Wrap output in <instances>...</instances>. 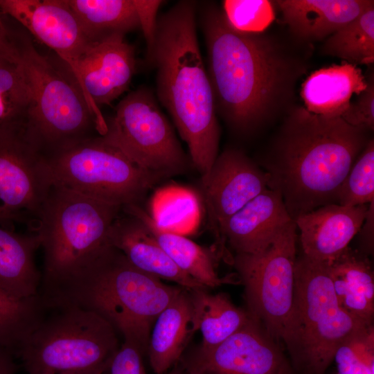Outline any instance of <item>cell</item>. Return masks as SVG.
I'll list each match as a JSON object with an SVG mask.
<instances>
[{"instance_id":"6da1fadb","label":"cell","mask_w":374,"mask_h":374,"mask_svg":"<svg viewBox=\"0 0 374 374\" xmlns=\"http://www.w3.org/2000/svg\"><path fill=\"white\" fill-rule=\"evenodd\" d=\"M203 14L216 112L244 134L288 112L305 64L264 32L235 30L216 6H207Z\"/></svg>"},{"instance_id":"7a4b0ae2","label":"cell","mask_w":374,"mask_h":374,"mask_svg":"<svg viewBox=\"0 0 374 374\" xmlns=\"http://www.w3.org/2000/svg\"><path fill=\"white\" fill-rule=\"evenodd\" d=\"M341 117L292 107L262 159L267 186L278 192L293 220L337 204L341 185L371 138Z\"/></svg>"},{"instance_id":"3957f363","label":"cell","mask_w":374,"mask_h":374,"mask_svg":"<svg viewBox=\"0 0 374 374\" xmlns=\"http://www.w3.org/2000/svg\"><path fill=\"white\" fill-rule=\"evenodd\" d=\"M148 61L157 71V93L206 177L218 156L220 131L213 93L196 32L195 3L181 1L157 19Z\"/></svg>"},{"instance_id":"277c9868","label":"cell","mask_w":374,"mask_h":374,"mask_svg":"<svg viewBox=\"0 0 374 374\" xmlns=\"http://www.w3.org/2000/svg\"><path fill=\"white\" fill-rule=\"evenodd\" d=\"M182 289L136 269L110 245L76 278L41 297L45 303H71L94 312L124 342L145 354L155 320Z\"/></svg>"},{"instance_id":"5b68a950","label":"cell","mask_w":374,"mask_h":374,"mask_svg":"<svg viewBox=\"0 0 374 374\" xmlns=\"http://www.w3.org/2000/svg\"><path fill=\"white\" fill-rule=\"evenodd\" d=\"M123 207L53 186L36 218L44 249L39 295L68 283L109 247V232Z\"/></svg>"},{"instance_id":"8992f818","label":"cell","mask_w":374,"mask_h":374,"mask_svg":"<svg viewBox=\"0 0 374 374\" xmlns=\"http://www.w3.org/2000/svg\"><path fill=\"white\" fill-rule=\"evenodd\" d=\"M44 304L42 318L16 355L25 371L28 374H103L108 371L120 348L115 328L80 306Z\"/></svg>"},{"instance_id":"52a82bcc","label":"cell","mask_w":374,"mask_h":374,"mask_svg":"<svg viewBox=\"0 0 374 374\" xmlns=\"http://www.w3.org/2000/svg\"><path fill=\"white\" fill-rule=\"evenodd\" d=\"M364 322L339 304L324 262L296 257L294 307L284 339L301 374H323L339 344Z\"/></svg>"},{"instance_id":"ba28073f","label":"cell","mask_w":374,"mask_h":374,"mask_svg":"<svg viewBox=\"0 0 374 374\" xmlns=\"http://www.w3.org/2000/svg\"><path fill=\"white\" fill-rule=\"evenodd\" d=\"M18 57L30 91L24 126L27 139L46 158L91 137L95 118L74 80L44 57L19 31Z\"/></svg>"},{"instance_id":"9c48e42d","label":"cell","mask_w":374,"mask_h":374,"mask_svg":"<svg viewBox=\"0 0 374 374\" xmlns=\"http://www.w3.org/2000/svg\"><path fill=\"white\" fill-rule=\"evenodd\" d=\"M46 159L53 186L121 207L140 204L163 179L103 136L82 139Z\"/></svg>"},{"instance_id":"30bf717a","label":"cell","mask_w":374,"mask_h":374,"mask_svg":"<svg viewBox=\"0 0 374 374\" xmlns=\"http://www.w3.org/2000/svg\"><path fill=\"white\" fill-rule=\"evenodd\" d=\"M296 230L292 221L263 251L235 253L233 259L248 312L276 341H284L293 311Z\"/></svg>"},{"instance_id":"8fae6325","label":"cell","mask_w":374,"mask_h":374,"mask_svg":"<svg viewBox=\"0 0 374 374\" xmlns=\"http://www.w3.org/2000/svg\"><path fill=\"white\" fill-rule=\"evenodd\" d=\"M103 136L145 170L165 179L184 173L189 159L152 93H129L106 121Z\"/></svg>"},{"instance_id":"7c38bea8","label":"cell","mask_w":374,"mask_h":374,"mask_svg":"<svg viewBox=\"0 0 374 374\" xmlns=\"http://www.w3.org/2000/svg\"><path fill=\"white\" fill-rule=\"evenodd\" d=\"M52 187L46 159L24 127L0 130V206L21 221H35Z\"/></svg>"},{"instance_id":"4fadbf2b","label":"cell","mask_w":374,"mask_h":374,"mask_svg":"<svg viewBox=\"0 0 374 374\" xmlns=\"http://www.w3.org/2000/svg\"><path fill=\"white\" fill-rule=\"evenodd\" d=\"M251 317L219 345L198 349L184 360L186 374H293L281 348Z\"/></svg>"},{"instance_id":"5bb4252c","label":"cell","mask_w":374,"mask_h":374,"mask_svg":"<svg viewBox=\"0 0 374 374\" xmlns=\"http://www.w3.org/2000/svg\"><path fill=\"white\" fill-rule=\"evenodd\" d=\"M0 10L54 51L81 91L80 62L93 42L66 0H0Z\"/></svg>"},{"instance_id":"9a60e30c","label":"cell","mask_w":374,"mask_h":374,"mask_svg":"<svg viewBox=\"0 0 374 374\" xmlns=\"http://www.w3.org/2000/svg\"><path fill=\"white\" fill-rule=\"evenodd\" d=\"M268 174L244 152L233 148L217 157L202 188L208 222L217 238L224 223L268 188Z\"/></svg>"},{"instance_id":"2e32d148","label":"cell","mask_w":374,"mask_h":374,"mask_svg":"<svg viewBox=\"0 0 374 374\" xmlns=\"http://www.w3.org/2000/svg\"><path fill=\"white\" fill-rule=\"evenodd\" d=\"M136 71L134 47L116 34L93 42L80 62L81 91L103 136L106 120L100 107L110 104L126 91Z\"/></svg>"},{"instance_id":"e0dca14e","label":"cell","mask_w":374,"mask_h":374,"mask_svg":"<svg viewBox=\"0 0 374 374\" xmlns=\"http://www.w3.org/2000/svg\"><path fill=\"white\" fill-rule=\"evenodd\" d=\"M368 205L330 204L297 217L294 222L300 231L303 254L322 262L335 258L359 233Z\"/></svg>"},{"instance_id":"ac0fdd59","label":"cell","mask_w":374,"mask_h":374,"mask_svg":"<svg viewBox=\"0 0 374 374\" xmlns=\"http://www.w3.org/2000/svg\"><path fill=\"white\" fill-rule=\"evenodd\" d=\"M292 221L280 194L267 188L228 219L220 240L226 241L235 253H256Z\"/></svg>"},{"instance_id":"d6986e66","label":"cell","mask_w":374,"mask_h":374,"mask_svg":"<svg viewBox=\"0 0 374 374\" xmlns=\"http://www.w3.org/2000/svg\"><path fill=\"white\" fill-rule=\"evenodd\" d=\"M125 214L123 217L118 215L112 223L108 241L132 266L161 280L175 282L188 290L206 288L175 264L139 218Z\"/></svg>"},{"instance_id":"ffe728a7","label":"cell","mask_w":374,"mask_h":374,"mask_svg":"<svg viewBox=\"0 0 374 374\" xmlns=\"http://www.w3.org/2000/svg\"><path fill=\"white\" fill-rule=\"evenodd\" d=\"M276 4L295 37L304 42L327 39L374 6L371 0H278Z\"/></svg>"},{"instance_id":"44dd1931","label":"cell","mask_w":374,"mask_h":374,"mask_svg":"<svg viewBox=\"0 0 374 374\" xmlns=\"http://www.w3.org/2000/svg\"><path fill=\"white\" fill-rule=\"evenodd\" d=\"M367 87V79L357 65L342 62L321 68L303 81L301 97L304 107L313 114L341 117L354 94L359 95Z\"/></svg>"},{"instance_id":"7402d4cb","label":"cell","mask_w":374,"mask_h":374,"mask_svg":"<svg viewBox=\"0 0 374 374\" xmlns=\"http://www.w3.org/2000/svg\"><path fill=\"white\" fill-rule=\"evenodd\" d=\"M324 264L340 306L355 317L373 323L374 274L368 256L348 246Z\"/></svg>"},{"instance_id":"603a6c76","label":"cell","mask_w":374,"mask_h":374,"mask_svg":"<svg viewBox=\"0 0 374 374\" xmlns=\"http://www.w3.org/2000/svg\"><path fill=\"white\" fill-rule=\"evenodd\" d=\"M196 331L189 291L183 288L159 314L151 330L146 353L153 371L156 374L168 373L181 359Z\"/></svg>"},{"instance_id":"cb8c5ba5","label":"cell","mask_w":374,"mask_h":374,"mask_svg":"<svg viewBox=\"0 0 374 374\" xmlns=\"http://www.w3.org/2000/svg\"><path fill=\"white\" fill-rule=\"evenodd\" d=\"M125 213L139 218L175 264L205 287L214 288L226 283L219 277L213 259L206 249L172 230L163 228L140 204L123 207Z\"/></svg>"},{"instance_id":"d4e9b609","label":"cell","mask_w":374,"mask_h":374,"mask_svg":"<svg viewBox=\"0 0 374 374\" xmlns=\"http://www.w3.org/2000/svg\"><path fill=\"white\" fill-rule=\"evenodd\" d=\"M40 247L36 233L24 235L0 227V287L18 298L39 294L42 275L34 256Z\"/></svg>"},{"instance_id":"484cf974","label":"cell","mask_w":374,"mask_h":374,"mask_svg":"<svg viewBox=\"0 0 374 374\" xmlns=\"http://www.w3.org/2000/svg\"><path fill=\"white\" fill-rule=\"evenodd\" d=\"M206 289L188 290L196 330L202 337L199 348L204 350L219 345L251 319L248 311L235 306L226 294H212Z\"/></svg>"},{"instance_id":"4316f807","label":"cell","mask_w":374,"mask_h":374,"mask_svg":"<svg viewBox=\"0 0 374 374\" xmlns=\"http://www.w3.org/2000/svg\"><path fill=\"white\" fill-rule=\"evenodd\" d=\"M91 42L140 28L134 0H66Z\"/></svg>"},{"instance_id":"83f0119b","label":"cell","mask_w":374,"mask_h":374,"mask_svg":"<svg viewBox=\"0 0 374 374\" xmlns=\"http://www.w3.org/2000/svg\"><path fill=\"white\" fill-rule=\"evenodd\" d=\"M45 310L46 305L39 294L18 298L0 287V346L16 357Z\"/></svg>"},{"instance_id":"f1b7e54d","label":"cell","mask_w":374,"mask_h":374,"mask_svg":"<svg viewBox=\"0 0 374 374\" xmlns=\"http://www.w3.org/2000/svg\"><path fill=\"white\" fill-rule=\"evenodd\" d=\"M322 53L358 66L374 62V6L329 36Z\"/></svg>"},{"instance_id":"f546056e","label":"cell","mask_w":374,"mask_h":374,"mask_svg":"<svg viewBox=\"0 0 374 374\" xmlns=\"http://www.w3.org/2000/svg\"><path fill=\"white\" fill-rule=\"evenodd\" d=\"M30 91L22 64L15 55L0 56V130L24 127Z\"/></svg>"},{"instance_id":"4dcf8cb0","label":"cell","mask_w":374,"mask_h":374,"mask_svg":"<svg viewBox=\"0 0 374 374\" xmlns=\"http://www.w3.org/2000/svg\"><path fill=\"white\" fill-rule=\"evenodd\" d=\"M333 360L338 374H374V327L362 326L337 348Z\"/></svg>"},{"instance_id":"1f68e13d","label":"cell","mask_w":374,"mask_h":374,"mask_svg":"<svg viewBox=\"0 0 374 374\" xmlns=\"http://www.w3.org/2000/svg\"><path fill=\"white\" fill-rule=\"evenodd\" d=\"M374 201V141L361 152L338 193L337 204L345 206L369 204Z\"/></svg>"},{"instance_id":"d6a6232c","label":"cell","mask_w":374,"mask_h":374,"mask_svg":"<svg viewBox=\"0 0 374 374\" xmlns=\"http://www.w3.org/2000/svg\"><path fill=\"white\" fill-rule=\"evenodd\" d=\"M222 6L229 24L242 33H263L275 17L273 3L267 0H225Z\"/></svg>"},{"instance_id":"836d02e7","label":"cell","mask_w":374,"mask_h":374,"mask_svg":"<svg viewBox=\"0 0 374 374\" xmlns=\"http://www.w3.org/2000/svg\"><path fill=\"white\" fill-rule=\"evenodd\" d=\"M367 79V87L357 98L351 102L341 118L348 123L368 131L374 129V79L371 73Z\"/></svg>"},{"instance_id":"e575fe53","label":"cell","mask_w":374,"mask_h":374,"mask_svg":"<svg viewBox=\"0 0 374 374\" xmlns=\"http://www.w3.org/2000/svg\"><path fill=\"white\" fill-rule=\"evenodd\" d=\"M143 355L136 346L123 342L112 359L109 374H146Z\"/></svg>"},{"instance_id":"d590c367","label":"cell","mask_w":374,"mask_h":374,"mask_svg":"<svg viewBox=\"0 0 374 374\" xmlns=\"http://www.w3.org/2000/svg\"><path fill=\"white\" fill-rule=\"evenodd\" d=\"M139 15L140 28L147 44V59L150 56L156 37L157 19V14L161 1L134 0Z\"/></svg>"},{"instance_id":"8d00e7d4","label":"cell","mask_w":374,"mask_h":374,"mask_svg":"<svg viewBox=\"0 0 374 374\" xmlns=\"http://www.w3.org/2000/svg\"><path fill=\"white\" fill-rule=\"evenodd\" d=\"M8 19L0 10V56L14 55L17 52L18 30L12 28Z\"/></svg>"},{"instance_id":"74e56055","label":"cell","mask_w":374,"mask_h":374,"mask_svg":"<svg viewBox=\"0 0 374 374\" xmlns=\"http://www.w3.org/2000/svg\"><path fill=\"white\" fill-rule=\"evenodd\" d=\"M364 222L359 231L362 247L359 251L368 256L373 252L374 201L368 205Z\"/></svg>"},{"instance_id":"f35d334b","label":"cell","mask_w":374,"mask_h":374,"mask_svg":"<svg viewBox=\"0 0 374 374\" xmlns=\"http://www.w3.org/2000/svg\"><path fill=\"white\" fill-rule=\"evenodd\" d=\"M14 357L10 352L0 346V374H15L18 365Z\"/></svg>"},{"instance_id":"ab89813d","label":"cell","mask_w":374,"mask_h":374,"mask_svg":"<svg viewBox=\"0 0 374 374\" xmlns=\"http://www.w3.org/2000/svg\"><path fill=\"white\" fill-rule=\"evenodd\" d=\"M0 221L1 222H10V221L22 222L19 217L8 213L1 206H0Z\"/></svg>"},{"instance_id":"60d3db41","label":"cell","mask_w":374,"mask_h":374,"mask_svg":"<svg viewBox=\"0 0 374 374\" xmlns=\"http://www.w3.org/2000/svg\"><path fill=\"white\" fill-rule=\"evenodd\" d=\"M166 374H183V371H172L171 372H168Z\"/></svg>"},{"instance_id":"b9f144b4","label":"cell","mask_w":374,"mask_h":374,"mask_svg":"<svg viewBox=\"0 0 374 374\" xmlns=\"http://www.w3.org/2000/svg\"><path fill=\"white\" fill-rule=\"evenodd\" d=\"M42 374H54V373H51V372H46V373H42Z\"/></svg>"},{"instance_id":"7bdbcfd3","label":"cell","mask_w":374,"mask_h":374,"mask_svg":"<svg viewBox=\"0 0 374 374\" xmlns=\"http://www.w3.org/2000/svg\"><path fill=\"white\" fill-rule=\"evenodd\" d=\"M183 374H186V373L183 371Z\"/></svg>"}]
</instances>
